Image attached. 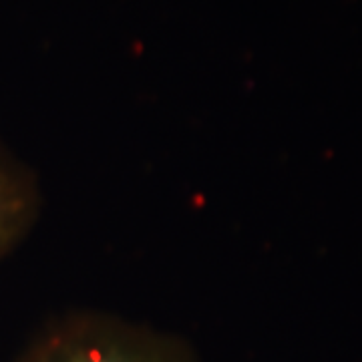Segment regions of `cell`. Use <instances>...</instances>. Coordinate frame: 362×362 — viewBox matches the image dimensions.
<instances>
[{
  "label": "cell",
  "mask_w": 362,
  "mask_h": 362,
  "mask_svg": "<svg viewBox=\"0 0 362 362\" xmlns=\"http://www.w3.org/2000/svg\"><path fill=\"white\" fill-rule=\"evenodd\" d=\"M8 362H199L177 337L99 312H73L47 324Z\"/></svg>",
  "instance_id": "1"
},
{
  "label": "cell",
  "mask_w": 362,
  "mask_h": 362,
  "mask_svg": "<svg viewBox=\"0 0 362 362\" xmlns=\"http://www.w3.org/2000/svg\"><path fill=\"white\" fill-rule=\"evenodd\" d=\"M40 211L39 181L0 141V262L25 240Z\"/></svg>",
  "instance_id": "2"
}]
</instances>
